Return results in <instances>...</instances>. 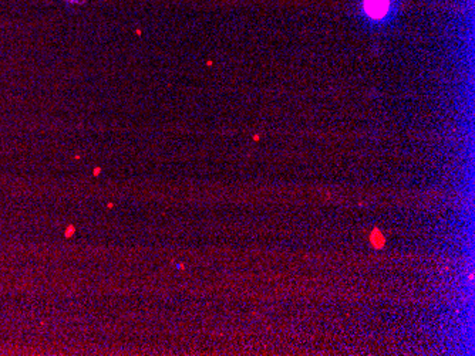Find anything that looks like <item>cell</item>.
Segmentation results:
<instances>
[{
    "label": "cell",
    "mask_w": 475,
    "mask_h": 356,
    "mask_svg": "<svg viewBox=\"0 0 475 356\" xmlns=\"http://www.w3.org/2000/svg\"><path fill=\"white\" fill-rule=\"evenodd\" d=\"M364 12L373 20H381L390 10V0H364Z\"/></svg>",
    "instance_id": "1"
}]
</instances>
